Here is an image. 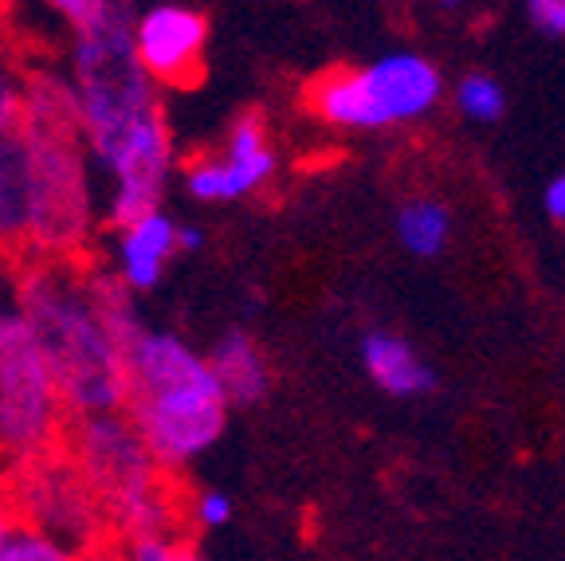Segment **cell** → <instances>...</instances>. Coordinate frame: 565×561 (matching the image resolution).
<instances>
[{
	"mask_svg": "<svg viewBox=\"0 0 565 561\" xmlns=\"http://www.w3.org/2000/svg\"><path fill=\"white\" fill-rule=\"evenodd\" d=\"M67 32L63 71L75 95L79 141L98 177L106 229H122L166 209L177 173L166 95L150 87L130 47L134 4L126 0H55Z\"/></svg>",
	"mask_w": 565,
	"mask_h": 561,
	"instance_id": "obj_1",
	"label": "cell"
},
{
	"mask_svg": "<svg viewBox=\"0 0 565 561\" xmlns=\"http://www.w3.org/2000/svg\"><path fill=\"white\" fill-rule=\"evenodd\" d=\"M4 287L52 369L67 421L122 413L126 350L98 315L87 260H24Z\"/></svg>",
	"mask_w": 565,
	"mask_h": 561,
	"instance_id": "obj_2",
	"label": "cell"
},
{
	"mask_svg": "<svg viewBox=\"0 0 565 561\" xmlns=\"http://www.w3.org/2000/svg\"><path fill=\"white\" fill-rule=\"evenodd\" d=\"M122 416L166 475L185 472L228 428V401L209 358L169 330L146 326L126 350Z\"/></svg>",
	"mask_w": 565,
	"mask_h": 561,
	"instance_id": "obj_3",
	"label": "cell"
},
{
	"mask_svg": "<svg viewBox=\"0 0 565 561\" xmlns=\"http://www.w3.org/2000/svg\"><path fill=\"white\" fill-rule=\"evenodd\" d=\"M20 244L28 260L83 264L103 232L98 177L79 126H20Z\"/></svg>",
	"mask_w": 565,
	"mask_h": 561,
	"instance_id": "obj_4",
	"label": "cell"
},
{
	"mask_svg": "<svg viewBox=\"0 0 565 561\" xmlns=\"http://www.w3.org/2000/svg\"><path fill=\"white\" fill-rule=\"evenodd\" d=\"M63 444H67L63 456L90 487V495L103 507L106 527L118 530L122 542L173 534L181 507L169 487V475L153 464V456L122 413L75 421Z\"/></svg>",
	"mask_w": 565,
	"mask_h": 561,
	"instance_id": "obj_5",
	"label": "cell"
},
{
	"mask_svg": "<svg viewBox=\"0 0 565 561\" xmlns=\"http://www.w3.org/2000/svg\"><path fill=\"white\" fill-rule=\"evenodd\" d=\"M9 279V275H4ZM67 409L32 330L0 287V464L24 467L60 452Z\"/></svg>",
	"mask_w": 565,
	"mask_h": 561,
	"instance_id": "obj_6",
	"label": "cell"
},
{
	"mask_svg": "<svg viewBox=\"0 0 565 561\" xmlns=\"http://www.w3.org/2000/svg\"><path fill=\"white\" fill-rule=\"evenodd\" d=\"M440 71L424 55H381L365 67L327 71L310 83L307 98L322 123L338 130H385L428 115L440 98Z\"/></svg>",
	"mask_w": 565,
	"mask_h": 561,
	"instance_id": "obj_7",
	"label": "cell"
},
{
	"mask_svg": "<svg viewBox=\"0 0 565 561\" xmlns=\"http://www.w3.org/2000/svg\"><path fill=\"white\" fill-rule=\"evenodd\" d=\"M4 495H9L12 510H17L24 527L40 530V534L67 546L79 558L98 550L103 534L110 530L98 499L90 495V487L79 479V472L71 467V459L63 452L32 459L24 467H12V475L4 479Z\"/></svg>",
	"mask_w": 565,
	"mask_h": 561,
	"instance_id": "obj_8",
	"label": "cell"
},
{
	"mask_svg": "<svg viewBox=\"0 0 565 561\" xmlns=\"http://www.w3.org/2000/svg\"><path fill=\"white\" fill-rule=\"evenodd\" d=\"M130 47L138 71L150 80L153 91H181L201 80L204 52H209V17L193 4H146L134 9Z\"/></svg>",
	"mask_w": 565,
	"mask_h": 561,
	"instance_id": "obj_9",
	"label": "cell"
},
{
	"mask_svg": "<svg viewBox=\"0 0 565 561\" xmlns=\"http://www.w3.org/2000/svg\"><path fill=\"white\" fill-rule=\"evenodd\" d=\"M275 141L264 115L247 110L228 126L224 141L212 154L189 158L181 166V184L196 204H236L256 197L275 177Z\"/></svg>",
	"mask_w": 565,
	"mask_h": 561,
	"instance_id": "obj_10",
	"label": "cell"
},
{
	"mask_svg": "<svg viewBox=\"0 0 565 561\" xmlns=\"http://www.w3.org/2000/svg\"><path fill=\"white\" fill-rule=\"evenodd\" d=\"M177 255V220L166 209L146 212L122 229H110L106 272L115 275L130 295H146L166 279V267Z\"/></svg>",
	"mask_w": 565,
	"mask_h": 561,
	"instance_id": "obj_11",
	"label": "cell"
},
{
	"mask_svg": "<svg viewBox=\"0 0 565 561\" xmlns=\"http://www.w3.org/2000/svg\"><path fill=\"white\" fill-rule=\"evenodd\" d=\"M209 369L216 385H221L224 401L232 404H259L271 393V366H267V353L259 350V342L247 330H224L216 338L209 353Z\"/></svg>",
	"mask_w": 565,
	"mask_h": 561,
	"instance_id": "obj_12",
	"label": "cell"
},
{
	"mask_svg": "<svg viewBox=\"0 0 565 561\" xmlns=\"http://www.w3.org/2000/svg\"><path fill=\"white\" fill-rule=\"evenodd\" d=\"M362 366L373 385L388 396H420L436 389V373L416 358V350L388 330H370L362 342Z\"/></svg>",
	"mask_w": 565,
	"mask_h": 561,
	"instance_id": "obj_13",
	"label": "cell"
},
{
	"mask_svg": "<svg viewBox=\"0 0 565 561\" xmlns=\"http://www.w3.org/2000/svg\"><path fill=\"white\" fill-rule=\"evenodd\" d=\"M451 216L440 201H408L397 212V236L413 255H440L448 244Z\"/></svg>",
	"mask_w": 565,
	"mask_h": 561,
	"instance_id": "obj_14",
	"label": "cell"
},
{
	"mask_svg": "<svg viewBox=\"0 0 565 561\" xmlns=\"http://www.w3.org/2000/svg\"><path fill=\"white\" fill-rule=\"evenodd\" d=\"M20 244V161L17 138H0V252Z\"/></svg>",
	"mask_w": 565,
	"mask_h": 561,
	"instance_id": "obj_15",
	"label": "cell"
},
{
	"mask_svg": "<svg viewBox=\"0 0 565 561\" xmlns=\"http://www.w3.org/2000/svg\"><path fill=\"white\" fill-rule=\"evenodd\" d=\"M456 103L463 115L479 118V123H494V118H503V110H507V95H503V87H499V80H491L483 71H471V75L459 80Z\"/></svg>",
	"mask_w": 565,
	"mask_h": 561,
	"instance_id": "obj_16",
	"label": "cell"
},
{
	"mask_svg": "<svg viewBox=\"0 0 565 561\" xmlns=\"http://www.w3.org/2000/svg\"><path fill=\"white\" fill-rule=\"evenodd\" d=\"M24 118V63L0 47V138H17Z\"/></svg>",
	"mask_w": 565,
	"mask_h": 561,
	"instance_id": "obj_17",
	"label": "cell"
},
{
	"mask_svg": "<svg viewBox=\"0 0 565 561\" xmlns=\"http://www.w3.org/2000/svg\"><path fill=\"white\" fill-rule=\"evenodd\" d=\"M0 561H83V558L79 553H71L67 546L52 542L47 534H40V530L20 522V530L9 538V546L0 550Z\"/></svg>",
	"mask_w": 565,
	"mask_h": 561,
	"instance_id": "obj_18",
	"label": "cell"
},
{
	"mask_svg": "<svg viewBox=\"0 0 565 561\" xmlns=\"http://www.w3.org/2000/svg\"><path fill=\"white\" fill-rule=\"evenodd\" d=\"M126 561H204V553H196L185 538L177 534H150V538H134V542L118 546Z\"/></svg>",
	"mask_w": 565,
	"mask_h": 561,
	"instance_id": "obj_19",
	"label": "cell"
},
{
	"mask_svg": "<svg viewBox=\"0 0 565 561\" xmlns=\"http://www.w3.org/2000/svg\"><path fill=\"white\" fill-rule=\"evenodd\" d=\"M185 515L196 530H221L232 522L236 507H232L228 491H221V487H196L185 499Z\"/></svg>",
	"mask_w": 565,
	"mask_h": 561,
	"instance_id": "obj_20",
	"label": "cell"
},
{
	"mask_svg": "<svg viewBox=\"0 0 565 561\" xmlns=\"http://www.w3.org/2000/svg\"><path fill=\"white\" fill-rule=\"evenodd\" d=\"M530 24L539 32L565 40V0H530Z\"/></svg>",
	"mask_w": 565,
	"mask_h": 561,
	"instance_id": "obj_21",
	"label": "cell"
},
{
	"mask_svg": "<svg viewBox=\"0 0 565 561\" xmlns=\"http://www.w3.org/2000/svg\"><path fill=\"white\" fill-rule=\"evenodd\" d=\"M542 201H546L550 216H554L557 224H565V173H557L554 181L546 184V197H542Z\"/></svg>",
	"mask_w": 565,
	"mask_h": 561,
	"instance_id": "obj_22",
	"label": "cell"
},
{
	"mask_svg": "<svg viewBox=\"0 0 565 561\" xmlns=\"http://www.w3.org/2000/svg\"><path fill=\"white\" fill-rule=\"evenodd\" d=\"M20 530V518H17V510H12V502H9V495H4V487H0V550L9 546V538Z\"/></svg>",
	"mask_w": 565,
	"mask_h": 561,
	"instance_id": "obj_23",
	"label": "cell"
},
{
	"mask_svg": "<svg viewBox=\"0 0 565 561\" xmlns=\"http://www.w3.org/2000/svg\"><path fill=\"white\" fill-rule=\"evenodd\" d=\"M204 244V232L193 229V224H181L177 220V252H196Z\"/></svg>",
	"mask_w": 565,
	"mask_h": 561,
	"instance_id": "obj_24",
	"label": "cell"
},
{
	"mask_svg": "<svg viewBox=\"0 0 565 561\" xmlns=\"http://www.w3.org/2000/svg\"><path fill=\"white\" fill-rule=\"evenodd\" d=\"M83 561H126V558H122V550H118V546H98V550H90Z\"/></svg>",
	"mask_w": 565,
	"mask_h": 561,
	"instance_id": "obj_25",
	"label": "cell"
},
{
	"mask_svg": "<svg viewBox=\"0 0 565 561\" xmlns=\"http://www.w3.org/2000/svg\"><path fill=\"white\" fill-rule=\"evenodd\" d=\"M0 287H4V252H0Z\"/></svg>",
	"mask_w": 565,
	"mask_h": 561,
	"instance_id": "obj_26",
	"label": "cell"
},
{
	"mask_svg": "<svg viewBox=\"0 0 565 561\" xmlns=\"http://www.w3.org/2000/svg\"><path fill=\"white\" fill-rule=\"evenodd\" d=\"M0 35H4V4H0Z\"/></svg>",
	"mask_w": 565,
	"mask_h": 561,
	"instance_id": "obj_27",
	"label": "cell"
},
{
	"mask_svg": "<svg viewBox=\"0 0 565 561\" xmlns=\"http://www.w3.org/2000/svg\"><path fill=\"white\" fill-rule=\"evenodd\" d=\"M204 561H209V558H204Z\"/></svg>",
	"mask_w": 565,
	"mask_h": 561,
	"instance_id": "obj_28",
	"label": "cell"
}]
</instances>
